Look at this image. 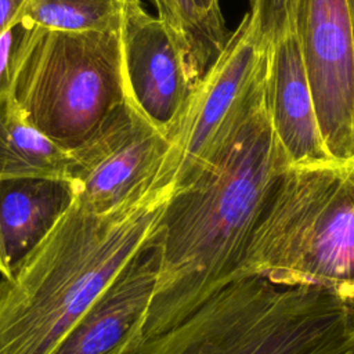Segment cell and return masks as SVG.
Masks as SVG:
<instances>
[{
	"label": "cell",
	"mask_w": 354,
	"mask_h": 354,
	"mask_svg": "<svg viewBox=\"0 0 354 354\" xmlns=\"http://www.w3.org/2000/svg\"><path fill=\"white\" fill-rule=\"evenodd\" d=\"M120 39L127 100L170 138L196 84L188 54L169 26L144 10L141 0L129 3Z\"/></svg>",
	"instance_id": "obj_9"
},
{
	"label": "cell",
	"mask_w": 354,
	"mask_h": 354,
	"mask_svg": "<svg viewBox=\"0 0 354 354\" xmlns=\"http://www.w3.org/2000/svg\"><path fill=\"white\" fill-rule=\"evenodd\" d=\"M267 44L249 12L195 84L170 136L158 189L173 192L192 184L264 84Z\"/></svg>",
	"instance_id": "obj_6"
},
{
	"label": "cell",
	"mask_w": 354,
	"mask_h": 354,
	"mask_svg": "<svg viewBox=\"0 0 354 354\" xmlns=\"http://www.w3.org/2000/svg\"><path fill=\"white\" fill-rule=\"evenodd\" d=\"M75 158L39 131L22 113L10 90L0 91V181L48 177L73 183Z\"/></svg>",
	"instance_id": "obj_13"
},
{
	"label": "cell",
	"mask_w": 354,
	"mask_h": 354,
	"mask_svg": "<svg viewBox=\"0 0 354 354\" xmlns=\"http://www.w3.org/2000/svg\"><path fill=\"white\" fill-rule=\"evenodd\" d=\"M293 25L324 144L354 159V26L347 0H297Z\"/></svg>",
	"instance_id": "obj_8"
},
{
	"label": "cell",
	"mask_w": 354,
	"mask_h": 354,
	"mask_svg": "<svg viewBox=\"0 0 354 354\" xmlns=\"http://www.w3.org/2000/svg\"><path fill=\"white\" fill-rule=\"evenodd\" d=\"M10 94L44 136L73 151L126 100L118 32H72L37 26Z\"/></svg>",
	"instance_id": "obj_5"
},
{
	"label": "cell",
	"mask_w": 354,
	"mask_h": 354,
	"mask_svg": "<svg viewBox=\"0 0 354 354\" xmlns=\"http://www.w3.org/2000/svg\"><path fill=\"white\" fill-rule=\"evenodd\" d=\"M167 189L98 214L76 196L46 239L0 281V354H51L156 236Z\"/></svg>",
	"instance_id": "obj_2"
},
{
	"label": "cell",
	"mask_w": 354,
	"mask_h": 354,
	"mask_svg": "<svg viewBox=\"0 0 354 354\" xmlns=\"http://www.w3.org/2000/svg\"><path fill=\"white\" fill-rule=\"evenodd\" d=\"M127 354H354V304L245 275Z\"/></svg>",
	"instance_id": "obj_3"
},
{
	"label": "cell",
	"mask_w": 354,
	"mask_h": 354,
	"mask_svg": "<svg viewBox=\"0 0 354 354\" xmlns=\"http://www.w3.org/2000/svg\"><path fill=\"white\" fill-rule=\"evenodd\" d=\"M75 196L69 180L17 177L0 181L1 278H10L46 239Z\"/></svg>",
	"instance_id": "obj_12"
},
{
	"label": "cell",
	"mask_w": 354,
	"mask_h": 354,
	"mask_svg": "<svg viewBox=\"0 0 354 354\" xmlns=\"http://www.w3.org/2000/svg\"><path fill=\"white\" fill-rule=\"evenodd\" d=\"M348 7H350V14H351V19H353V26H354V0H347Z\"/></svg>",
	"instance_id": "obj_19"
},
{
	"label": "cell",
	"mask_w": 354,
	"mask_h": 354,
	"mask_svg": "<svg viewBox=\"0 0 354 354\" xmlns=\"http://www.w3.org/2000/svg\"><path fill=\"white\" fill-rule=\"evenodd\" d=\"M29 0H0V36L25 15Z\"/></svg>",
	"instance_id": "obj_18"
},
{
	"label": "cell",
	"mask_w": 354,
	"mask_h": 354,
	"mask_svg": "<svg viewBox=\"0 0 354 354\" xmlns=\"http://www.w3.org/2000/svg\"><path fill=\"white\" fill-rule=\"evenodd\" d=\"M131 0H29L25 15L37 26L72 32H118Z\"/></svg>",
	"instance_id": "obj_14"
},
{
	"label": "cell",
	"mask_w": 354,
	"mask_h": 354,
	"mask_svg": "<svg viewBox=\"0 0 354 354\" xmlns=\"http://www.w3.org/2000/svg\"><path fill=\"white\" fill-rule=\"evenodd\" d=\"M36 29L37 25L24 15L0 36V91L10 90L19 59Z\"/></svg>",
	"instance_id": "obj_16"
},
{
	"label": "cell",
	"mask_w": 354,
	"mask_h": 354,
	"mask_svg": "<svg viewBox=\"0 0 354 354\" xmlns=\"http://www.w3.org/2000/svg\"><path fill=\"white\" fill-rule=\"evenodd\" d=\"M354 301V159L289 165L268 188L239 277Z\"/></svg>",
	"instance_id": "obj_4"
},
{
	"label": "cell",
	"mask_w": 354,
	"mask_h": 354,
	"mask_svg": "<svg viewBox=\"0 0 354 354\" xmlns=\"http://www.w3.org/2000/svg\"><path fill=\"white\" fill-rule=\"evenodd\" d=\"M169 149L170 140L126 100L84 144L71 151L76 198L98 214L145 201L159 191Z\"/></svg>",
	"instance_id": "obj_7"
},
{
	"label": "cell",
	"mask_w": 354,
	"mask_h": 354,
	"mask_svg": "<svg viewBox=\"0 0 354 354\" xmlns=\"http://www.w3.org/2000/svg\"><path fill=\"white\" fill-rule=\"evenodd\" d=\"M264 93L274 133L290 165L333 159L319 131L295 25L267 46Z\"/></svg>",
	"instance_id": "obj_11"
},
{
	"label": "cell",
	"mask_w": 354,
	"mask_h": 354,
	"mask_svg": "<svg viewBox=\"0 0 354 354\" xmlns=\"http://www.w3.org/2000/svg\"><path fill=\"white\" fill-rule=\"evenodd\" d=\"M289 165L263 84L198 178L166 202L155 236L159 274L144 339L177 325L239 278L263 199Z\"/></svg>",
	"instance_id": "obj_1"
},
{
	"label": "cell",
	"mask_w": 354,
	"mask_h": 354,
	"mask_svg": "<svg viewBox=\"0 0 354 354\" xmlns=\"http://www.w3.org/2000/svg\"><path fill=\"white\" fill-rule=\"evenodd\" d=\"M192 3L210 33L218 43L224 46L230 37V33L224 24L220 0H192Z\"/></svg>",
	"instance_id": "obj_17"
},
{
	"label": "cell",
	"mask_w": 354,
	"mask_h": 354,
	"mask_svg": "<svg viewBox=\"0 0 354 354\" xmlns=\"http://www.w3.org/2000/svg\"><path fill=\"white\" fill-rule=\"evenodd\" d=\"M250 21L268 46L293 25L297 0H249Z\"/></svg>",
	"instance_id": "obj_15"
},
{
	"label": "cell",
	"mask_w": 354,
	"mask_h": 354,
	"mask_svg": "<svg viewBox=\"0 0 354 354\" xmlns=\"http://www.w3.org/2000/svg\"><path fill=\"white\" fill-rule=\"evenodd\" d=\"M159 274L155 239L86 310L51 354H127L144 340Z\"/></svg>",
	"instance_id": "obj_10"
},
{
	"label": "cell",
	"mask_w": 354,
	"mask_h": 354,
	"mask_svg": "<svg viewBox=\"0 0 354 354\" xmlns=\"http://www.w3.org/2000/svg\"><path fill=\"white\" fill-rule=\"evenodd\" d=\"M353 304H354V301H353Z\"/></svg>",
	"instance_id": "obj_20"
}]
</instances>
